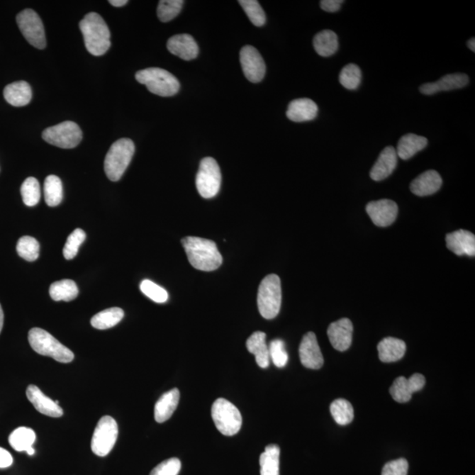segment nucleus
Wrapping results in <instances>:
<instances>
[{"label":"nucleus","mask_w":475,"mask_h":475,"mask_svg":"<svg viewBox=\"0 0 475 475\" xmlns=\"http://www.w3.org/2000/svg\"><path fill=\"white\" fill-rule=\"evenodd\" d=\"M445 240H447L448 250L459 257H462V255L474 257L475 236L474 233L466 230H458V231L448 233Z\"/></svg>","instance_id":"obj_18"},{"label":"nucleus","mask_w":475,"mask_h":475,"mask_svg":"<svg viewBox=\"0 0 475 475\" xmlns=\"http://www.w3.org/2000/svg\"><path fill=\"white\" fill-rule=\"evenodd\" d=\"M136 79L150 92L162 97L173 96L180 90V83L169 72L162 68H147L136 73Z\"/></svg>","instance_id":"obj_6"},{"label":"nucleus","mask_w":475,"mask_h":475,"mask_svg":"<svg viewBox=\"0 0 475 475\" xmlns=\"http://www.w3.org/2000/svg\"><path fill=\"white\" fill-rule=\"evenodd\" d=\"M330 412L335 421L339 425H347L354 419V409L352 403L345 399H337L330 405Z\"/></svg>","instance_id":"obj_35"},{"label":"nucleus","mask_w":475,"mask_h":475,"mask_svg":"<svg viewBox=\"0 0 475 475\" xmlns=\"http://www.w3.org/2000/svg\"><path fill=\"white\" fill-rule=\"evenodd\" d=\"M362 72L357 65L350 64L342 68L339 80L342 86L349 90H355L360 86Z\"/></svg>","instance_id":"obj_38"},{"label":"nucleus","mask_w":475,"mask_h":475,"mask_svg":"<svg viewBox=\"0 0 475 475\" xmlns=\"http://www.w3.org/2000/svg\"><path fill=\"white\" fill-rule=\"evenodd\" d=\"M367 211L374 225L379 228H386L396 221L398 206L392 200L374 201L367 204Z\"/></svg>","instance_id":"obj_14"},{"label":"nucleus","mask_w":475,"mask_h":475,"mask_svg":"<svg viewBox=\"0 0 475 475\" xmlns=\"http://www.w3.org/2000/svg\"><path fill=\"white\" fill-rule=\"evenodd\" d=\"M35 433L27 427L14 430L9 437V444L17 452H27L35 442Z\"/></svg>","instance_id":"obj_33"},{"label":"nucleus","mask_w":475,"mask_h":475,"mask_svg":"<svg viewBox=\"0 0 475 475\" xmlns=\"http://www.w3.org/2000/svg\"><path fill=\"white\" fill-rule=\"evenodd\" d=\"M135 152V145L129 138H121L109 148L104 162V170L109 180L118 181L129 167Z\"/></svg>","instance_id":"obj_4"},{"label":"nucleus","mask_w":475,"mask_h":475,"mask_svg":"<svg viewBox=\"0 0 475 475\" xmlns=\"http://www.w3.org/2000/svg\"><path fill=\"white\" fill-rule=\"evenodd\" d=\"M425 376L415 374L410 378L399 377L394 380L390 393L397 403H405L411 400L413 393L422 390L425 386Z\"/></svg>","instance_id":"obj_13"},{"label":"nucleus","mask_w":475,"mask_h":475,"mask_svg":"<svg viewBox=\"0 0 475 475\" xmlns=\"http://www.w3.org/2000/svg\"><path fill=\"white\" fill-rule=\"evenodd\" d=\"M4 326V313H3V309L1 308V305H0V332L2 331V328Z\"/></svg>","instance_id":"obj_49"},{"label":"nucleus","mask_w":475,"mask_h":475,"mask_svg":"<svg viewBox=\"0 0 475 475\" xmlns=\"http://www.w3.org/2000/svg\"><path fill=\"white\" fill-rule=\"evenodd\" d=\"M180 401V392L174 389L163 394L157 401L155 408V418L157 423H162L167 421L173 415Z\"/></svg>","instance_id":"obj_24"},{"label":"nucleus","mask_w":475,"mask_h":475,"mask_svg":"<svg viewBox=\"0 0 475 475\" xmlns=\"http://www.w3.org/2000/svg\"><path fill=\"white\" fill-rule=\"evenodd\" d=\"M313 47L321 57H330L338 50V38L332 30H323L314 36Z\"/></svg>","instance_id":"obj_29"},{"label":"nucleus","mask_w":475,"mask_h":475,"mask_svg":"<svg viewBox=\"0 0 475 475\" xmlns=\"http://www.w3.org/2000/svg\"><path fill=\"white\" fill-rule=\"evenodd\" d=\"M23 202L28 207L35 206L41 199V187L34 177L26 179L21 188Z\"/></svg>","instance_id":"obj_36"},{"label":"nucleus","mask_w":475,"mask_h":475,"mask_svg":"<svg viewBox=\"0 0 475 475\" xmlns=\"http://www.w3.org/2000/svg\"><path fill=\"white\" fill-rule=\"evenodd\" d=\"M87 51L94 56H102L111 48V31L104 18L96 13L86 14L79 23Z\"/></svg>","instance_id":"obj_2"},{"label":"nucleus","mask_w":475,"mask_h":475,"mask_svg":"<svg viewBox=\"0 0 475 475\" xmlns=\"http://www.w3.org/2000/svg\"><path fill=\"white\" fill-rule=\"evenodd\" d=\"M18 27L27 41L36 49L46 47L45 27L41 18L32 9H25L16 17Z\"/></svg>","instance_id":"obj_11"},{"label":"nucleus","mask_w":475,"mask_h":475,"mask_svg":"<svg viewBox=\"0 0 475 475\" xmlns=\"http://www.w3.org/2000/svg\"><path fill=\"white\" fill-rule=\"evenodd\" d=\"M27 397L29 401L34 405L36 410L42 413L43 415L50 416V418H61L64 414L60 406L46 396L36 386L31 385L28 387Z\"/></svg>","instance_id":"obj_20"},{"label":"nucleus","mask_w":475,"mask_h":475,"mask_svg":"<svg viewBox=\"0 0 475 475\" xmlns=\"http://www.w3.org/2000/svg\"><path fill=\"white\" fill-rule=\"evenodd\" d=\"M26 452H27L28 455L33 456L35 454V449L32 447L30 449H28V450Z\"/></svg>","instance_id":"obj_51"},{"label":"nucleus","mask_w":475,"mask_h":475,"mask_svg":"<svg viewBox=\"0 0 475 475\" xmlns=\"http://www.w3.org/2000/svg\"><path fill=\"white\" fill-rule=\"evenodd\" d=\"M124 317L123 309L112 308L95 314L91 320V325L96 330H104L116 326Z\"/></svg>","instance_id":"obj_30"},{"label":"nucleus","mask_w":475,"mask_h":475,"mask_svg":"<svg viewBox=\"0 0 475 475\" xmlns=\"http://www.w3.org/2000/svg\"><path fill=\"white\" fill-rule=\"evenodd\" d=\"M127 3H128L127 0H111V1H109V4H111V5L116 7H121L125 6Z\"/></svg>","instance_id":"obj_48"},{"label":"nucleus","mask_w":475,"mask_h":475,"mask_svg":"<svg viewBox=\"0 0 475 475\" xmlns=\"http://www.w3.org/2000/svg\"><path fill=\"white\" fill-rule=\"evenodd\" d=\"M221 171L213 158L207 157L201 160L196 184L200 196L209 199L218 195L221 187Z\"/></svg>","instance_id":"obj_8"},{"label":"nucleus","mask_w":475,"mask_h":475,"mask_svg":"<svg viewBox=\"0 0 475 475\" xmlns=\"http://www.w3.org/2000/svg\"><path fill=\"white\" fill-rule=\"evenodd\" d=\"M45 197L50 207L60 206L63 200V184L56 175H49L45 181Z\"/></svg>","instance_id":"obj_34"},{"label":"nucleus","mask_w":475,"mask_h":475,"mask_svg":"<svg viewBox=\"0 0 475 475\" xmlns=\"http://www.w3.org/2000/svg\"><path fill=\"white\" fill-rule=\"evenodd\" d=\"M408 471L407 459H399L386 463L383 467L381 475H407Z\"/></svg>","instance_id":"obj_45"},{"label":"nucleus","mask_w":475,"mask_h":475,"mask_svg":"<svg viewBox=\"0 0 475 475\" xmlns=\"http://www.w3.org/2000/svg\"><path fill=\"white\" fill-rule=\"evenodd\" d=\"M13 457L6 449L0 447V469H6L12 466Z\"/></svg>","instance_id":"obj_47"},{"label":"nucleus","mask_w":475,"mask_h":475,"mask_svg":"<svg viewBox=\"0 0 475 475\" xmlns=\"http://www.w3.org/2000/svg\"><path fill=\"white\" fill-rule=\"evenodd\" d=\"M280 448L269 445L260 457L261 475H280Z\"/></svg>","instance_id":"obj_32"},{"label":"nucleus","mask_w":475,"mask_h":475,"mask_svg":"<svg viewBox=\"0 0 475 475\" xmlns=\"http://www.w3.org/2000/svg\"><path fill=\"white\" fill-rule=\"evenodd\" d=\"M184 4V0H162L157 10L159 19L162 23H167L174 19L180 13Z\"/></svg>","instance_id":"obj_39"},{"label":"nucleus","mask_w":475,"mask_h":475,"mask_svg":"<svg viewBox=\"0 0 475 475\" xmlns=\"http://www.w3.org/2000/svg\"><path fill=\"white\" fill-rule=\"evenodd\" d=\"M181 244L194 268L202 272H213L221 266L222 255L214 241L189 236L181 240Z\"/></svg>","instance_id":"obj_1"},{"label":"nucleus","mask_w":475,"mask_h":475,"mask_svg":"<svg viewBox=\"0 0 475 475\" xmlns=\"http://www.w3.org/2000/svg\"><path fill=\"white\" fill-rule=\"evenodd\" d=\"M50 295L55 301H72L78 297L79 289L74 281L65 279L50 285Z\"/></svg>","instance_id":"obj_31"},{"label":"nucleus","mask_w":475,"mask_h":475,"mask_svg":"<svg viewBox=\"0 0 475 475\" xmlns=\"http://www.w3.org/2000/svg\"><path fill=\"white\" fill-rule=\"evenodd\" d=\"M343 0H323L320 7L328 13H335L341 9Z\"/></svg>","instance_id":"obj_46"},{"label":"nucleus","mask_w":475,"mask_h":475,"mask_svg":"<svg viewBox=\"0 0 475 475\" xmlns=\"http://www.w3.org/2000/svg\"><path fill=\"white\" fill-rule=\"evenodd\" d=\"M443 181L437 171L429 170L420 174L411 182L410 190L418 196H427L437 193L442 187Z\"/></svg>","instance_id":"obj_22"},{"label":"nucleus","mask_w":475,"mask_h":475,"mask_svg":"<svg viewBox=\"0 0 475 475\" xmlns=\"http://www.w3.org/2000/svg\"><path fill=\"white\" fill-rule=\"evenodd\" d=\"M28 341L32 349L40 355L52 357L65 364L71 363L74 359V354L71 350L42 328H32L28 332Z\"/></svg>","instance_id":"obj_3"},{"label":"nucleus","mask_w":475,"mask_h":475,"mask_svg":"<svg viewBox=\"0 0 475 475\" xmlns=\"http://www.w3.org/2000/svg\"><path fill=\"white\" fill-rule=\"evenodd\" d=\"M86 233L82 229H76L69 235L64 247V257L67 260H72L78 254L79 248L86 240Z\"/></svg>","instance_id":"obj_41"},{"label":"nucleus","mask_w":475,"mask_h":475,"mask_svg":"<svg viewBox=\"0 0 475 475\" xmlns=\"http://www.w3.org/2000/svg\"><path fill=\"white\" fill-rule=\"evenodd\" d=\"M4 97L13 107H23L31 101V86L26 82H16L9 84L4 89Z\"/></svg>","instance_id":"obj_27"},{"label":"nucleus","mask_w":475,"mask_h":475,"mask_svg":"<svg viewBox=\"0 0 475 475\" xmlns=\"http://www.w3.org/2000/svg\"><path fill=\"white\" fill-rule=\"evenodd\" d=\"M140 290L146 297L156 303H165L168 299V294L165 289L160 285L145 279L140 284Z\"/></svg>","instance_id":"obj_42"},{"label":"nucleus","mask_w":475,"mask_h":475,"mask_svg":"<svg viewBox=\"0 0 475 475\" xmlns=\"http://www.w3.org/2000/svg\"><path fill=\"white\" fill-rule=\"evenodd\" d=\"M406 343L403 340L386 337L379 343L378 352L380 361L383 363H393L401 359L406 353Z\"/></svg>","instance_id":"obj_25"},{"label":"nucleus","mask_w":475,"mask_h":475,"mask_svg":"<svg viewBox=\"0 0 475 475\" xmlns=\"http://www.w3.org/2000/svg\"><path fill=\"white\" fill-rule=\"evenodd\" d=\"M240 57L246 78L250 82H261L265 76L266 65L259 51L253 46H245L240 50Z\"/></svg>","instance_id":"obj_12"},{"label":"nucleus","mask_w":475,"mask_h":475,"mask_svg":"<svg viewBox=\"0 0 475 475\" xmlns=\"http://www.w3.org/2000/svg\"><path fill=\"white\" fill-rule=\"evenodd\" d=\"M167 50L186 61L195 60L199 53V48L195 39L188 34L172 36L167 42Z\"/></svg>","instance_id":"obj_19"},{"label":"nucleus","mask_w":475,"mask_h":475,"mask_svg":"<svg viewBox=\"0 0 475 475\" xmlns=\"http://www.w3.org/2000/svg\"><path fill=\"white\" fill-rule=\"evenodd\" d=\"M211 416L219 432L225 436H235L242 425V416L239 409L223 398L215 401L211 408Z\"/></svg>","instance_id":"obj_7"},{"label":"nucleus","mask_w":475,"mask_h":475,"mask_svg":"<svg viewBox=\"0 0 475 475\" xmlns=\"http://www.w3.org/2000/svg\"><path fill=\"white\" fill-rule=\"evenodd\" d=\"M427 145L428 140L425 137L412 133L405 135L398 142L397 156L401 160H408L425 149Z\"/></svg>","instance_id":"obj_28"},{"label":"nucleus","mask_w":475,"mask_h":475,"mask_svg":"<svg viewBox=\"0 0 475 475\" xmlns=\"http://www.w3.org/2000/svg\"><path fill=\"white\" fill-rule=\"evenodd\" d=\"M353 324L347 318L335 321L328 328V339L338 352H345L352 345Z\"/></svg>","instance_id":"obj_16"},{"label":"nucleus","mask_w":475,"mask_h":475,"mask_svg":"<svg viewBox=\"0 0 475 475\" xmlns=\"http://www.w3.org/2000/svg\"><path fill=\"white\" fill-rule=\"evenodd\" d=\"M299 358L306 368L318 370L323 367L324 358L314 332H309L303 337L299 346Z\"/></svg>","instance_id":"obj_15"},{"label":"nucleus","mask_w":475,"mask_h":475,"mask_svg":"<svg viewBox=\"0 0 475 475\" xmlns=\"http://www.w3.org/2000/svg\"><path fill=\"white\" fill-rule=\"evenodd\" d=\"M269 358L276 367L283 368L287 364L289 357L282 340H274L269 345Z\"/></svg>","instance_id":"obj_43"},{"label":"nucleus","mask_w":475,"mask_h":475,"mask_svg":"<svg viewBox=\"0 0 475 475\" xmlns=\"http://www.w3.org/2000/svg\"><path fill=\"white\" fill-rule=\"evenodd\" d=\"M467 46H469V49L472 51H475V40L474 38L470 39L469 42H467Z\"/></svg>","instance_id":"obj_50"},{"label":"nucleus","mask_w":475,"mask_h":475,"mask_svg":"<svg viewBox=\"0 0 475 475\" xmlns=\"http://www.w3.org/2000/svg\"><path fill=\"white\" fill-rule=\"evenodd\" d=\"M398 156L393 146H387L383 150L377 162L371 170V178L376 181L385 180L393 174L397 166Z\"/></svg>","instance_id":"obj_21"},{"label":"nucleus","mask_w":475,"mask_h":475,"mask_svg":"<svg viewBox=\"0 0 475 475\" xmlns=\"http://www.w3.org/2000/svg\"><path fill=\"white\" fill-rule=\"evenodd\" d=\"M181 469L180 459L172 458L165 460L152 470L150 475H178Z\"/></svg>","instance_id":"obj_44"},{"label":"nucleus","mask_w":475,"mask_h":475,"mask_svg":"<svg viewBox=\"0 0 475 475\" xmlns=\"http://www.w3.org/2000/svg\"><path fill=\"white\" fill-rule=\"evenodd\" d=\"M469 82V76L463 73H453L438 79L436 82L426 83L420 87V92L426 95H432L440 92H447L462 89Z\"/></svg>","instance_id":"obj_17"},{"label":"nucleus","mask_w":475,"mask_h":475,"mask_svg":"<svg viewBox=\"0 0 475 475\" xmlns=\"http://www.w3.org/2000/svg\"><path fill=\"white\" fill-rule=\"evenodd\" d=\"M239 4L242 6L252 23L257 27H262L266 23L264 11L257 0H240Z\"/></svg>","instance_id":"obj_40"},{"label":"nucleus","mask_w":475,"mask_h":475,"mask_svg":"<svg viewBox=\"0 0 475 475\" xmlns=\"http://www.w3.org/2000/svg\"><path fill=\"white\" fill-rule=\"evenodd\" d=\"M17 253L28 262H34L39 257L40 245L35 238L21 237L17 243Z\"/></svg>","instance_id":"obj_37"},{"label":"nucleus","mask_w":475,"mask_h":475,"mask_svg":"<svg viewBox=\"0 0 475 475\" xmlns=\"http://www.w3.org/2000/svg\"><path fill=\"white\" fill-rule=\"evenodd\" d=\"M118 437V425L111 416L101 418L93 435L91 448L95 455L105 457L114 448Z\"/></svg>","instance_id":"obj_9"},{"label":"nucleus","mask_w":475,"mask_h":475,"mask_svg":"<svg viewBox=\"0 0 475 475\" xmlns=\"http://www.w3.org/2000/svg\"><path fill=\"white\" fill-rule=\"evenodd\" d=\"M257 304L259 312L267 320L279 315L282 304V288L279 276L272 274L263 279L259 286Z\"/></svg>","instance_id":"obj_5"},{"label":"nucleus","mask_w":475,"mask_h":475,"mask_svg":"<svg viewBox=\"0 0 475 475\" xmlns=\"http://www.w3.org/2000/svg\"><path fill=\"white\" fill-rule=\"evenodd\" d=\"M318 106L308 98L297 99L288 106L286 116L295 123L308 122L316 118Z\"/></svg>","instance_id":"obj_23"},{"label":"nucleus","mask_w":475,"mask_h":475,"mask_svg":"<svg viewBox=\"0 0 475 475\" xmlns=\"http://www.w3.org/2000/svg\"><path fill=\"white\" fill-rule=\"evenodd\" d=\"M247 348L248 352L255 355L259 367L262 369L269 367L270 358L265 332L257 331L251 335L247 341Z\"/></svg>","instance_id":"obj_26"},{"label":"nucleus","mask_w":475,"mask_h":475,"mask_svg":"<svg viewBox=\"0 0 475 475\" xmlns=\"http://www.w3.org/2000/svg\"><path fill=\"white\" fill-rule=\"evenodd\" d=\"M43 138L49 144L63 149L76 147L82 140V131L74 122L67 121L52 127L47 128Z\"/></svg>","instance_id":"obj_10"}]
</instances>
